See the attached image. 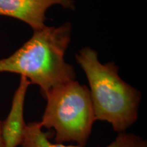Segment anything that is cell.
Segmentation results:
<instances>
[{"label": "cell", "mask_w": 147, "mask_h": 147, "mask_svg": "<svg viewBox=\"0 0 147 147\" xmlns=\"http://www.w3.org/2000/svg\"><path fill=\"white\" fill-rule=\"evenodd\" d=\"M71 39V25L34 31L32 38L10 56L0 59V72L19 74L38 85L45 97L53 88L76 80L74 67L65 59Z\"/></svg>", "instance_id": "1"}, {"label": "cell", "mask_w": 147, "mask_h": 147, "mask_svg": "<svg viewBox=\"0 0 147 147\" xmlns=\"http://www.w3.org/2000/svg\"><path fill=\"white\" fill-rule=\"evenodd\" d=\"M75 57L87 76L96 121L108 123L119 134L126 132L138 119L140 92L121 78L114 62L101 63L91 48L80 49Z\"/></svg>", "instance_id": "2"}, {"label": "cell", "mask_w": 147, "mask_h": 147, "mask_svg": "<svg viewBox=\"0 0 147 147\" xmlns=\"http://www.w3.org/2000/svg\"><path fill=\"white\" fill-rule=\"evenodd\" d=\"M45 98L42 129L54 130L55 143L85 146L96 121L88 87L74 80L51 89Z\"/></svg>", "instance_id": "3"}, {"label": "cell", "mask_w": 147, "mask_h": 147, "mask_svg": "<svg viewBox=\"0 0 147 147\" xmlns=\"http://www.w3.org/2000/svg\"><path fill=\"white\" fill-rule=\"evenodd\" d=\"M55 5L67 10L76 9L74 0H0V16L14 18L38 31L47 26V11Z\"/></svg>", "instance_id": "4"}, {"label": "cell", "mask_w": 147, "mask_h": 147, "mask_svg": "<svg viewBox=\"0 0 147 147\" xmlns=\"http://www.w3.org/2000/svg\"><path fill=\"white\" fill-rule=\"evenodd\" d=\"M31 85L27 78L21 76L14 92L10 112L1 121V136L3 147H19L23 140L26 123L24 119V107L27 90Z\"/></svg>", "instance_id": "5"}, {"label": "cell", "mask_w": 147, "mask_h": 147, "mask_svg": "<svg viewBox=\"0 0 147 147\" xmlns=\"http://www.w3.org/2000/svg\"><path fill=\"white\" fill-rule=\"evenodd\" d=\"M50 132L43 131L40 123H29L25 127L21 144L19 147H83L77 145H65L52 142ZM105 147H147V141L142 137L131 133H120Z\"/></svg>", "instance_id": "6"}, {"label": "cell", "mask_w": 147, "mask_h": 147, "mask_svg": "<svg viewBox=\"0 0 147 147\" xmlns=\"http://www.w3.org/2000/svg\"><path fill=\"white\" fill-rule=\"evenodd\" d=\"M0 147H3L2 136H1V120H0Z\"/></svg>", "instance_id": "7"}]
</instances>
